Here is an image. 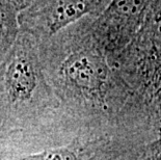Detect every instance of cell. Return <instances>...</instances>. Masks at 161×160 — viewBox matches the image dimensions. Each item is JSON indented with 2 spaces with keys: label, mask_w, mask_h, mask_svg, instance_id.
I'll list each match as a JSON object with an SVG mask.
<instances>
[{
  "label": "cell",
  "mask_w": 161,
  "mask_h": 160,
  "mask_svg": "<svg viewBox=\"0 0 161 160\" xmlns=\"http://www.w3.org/2000/svg\"><path fill=\"white\" fill-rule=\"evenodd\" d=\"M92 19L85 17L40 42L48 82L76 136L148 141L154 133L92 35Z\"/></svg>",
  "instance_id": "obj_1"
},
{
  "label": "cell",
  "mask_w": 161,
  "mask_h": 160,
  "mask_svg": "<svg viewBox=\"0 0 161 160\" xmlns=\"http://www.w3.org/2000/svg\"><path fill=\"white\" fill-rule=\"evenodd\" d=\"M0 127L74 138L40 57V42L20 30L0 62Z\"/></svg>",
  "instance_id": "obj_2"
},
{
  "label": "cell",
  "mask_w": 161,
  "mask_h": 160,
  "mask_svg": "<svg viewBox=\"0 0 161 160\" xmlns=\"http://www.w3.org/2000/svg\"><path fill=\"white\" fill-rule=\"evenodd\" d=\"M114 68L158 134L161 131V0H156L151 6Z\"/></svg>",
  "instance_id": "obj_3"
},
{
  "label": "cell",
  "mask_w": 161,
  "mask_h": 160,
  "mask_svg": "<svg viewBox=\"0 0 161 160\" xmlns=\"http://www.w3.org/2000/svg\"><path fill=\"white\" fill-rule=\"evenodd\" d=\"M111 0H35L18 15L19 28L41 42L85 17L97 18Z\"/></svg>",
  "instance_id": "obj_4"
},
{
  "label": "cell",
  "mask_w": 161,
  "mask_h": 160,
  "mask_svg": "<svg viewBox=\"0 0 161 160\" xmlns=\"http://www.w3.org/2000/svg\"><path fill=\"white\" fill-rule=\"evenodd\" d=\"M156 0H111L92 21V31L112 66L142 26Z\"/></svg>",
  "instance_id": "obj_5"
},
{
  "label": "cell",
  "mask_w": 161,
  "mask_h": 160,
  "mask_svg": "<svg viewBox=\"0 0 161 160\" xmlns=\"http://www.w3.org/2000/svg\"><path fill=\"white\" fill-rule=\"evenodd\" d=\"M129 145L122 138L76 136L68 144L3 160H119Z\"/></svg>",
  "instance_id": "obj_6"
},
{
  "label": "cell",
  "mask_w": 161,
  "mask_h": 160,
  "mask_svg": "<svg viewBox=\"0 0 161 160\" xmlns=\"http://www.w3.org/2000/svg\"><path fill=\"white\" fill-rule=\"evenodd\" d=\"M18 12L6 0H0V62L6 55L20 31Z\"/></svg>",
  "instance_id": "obj_7"
},
{
  "label": "cell",
  "mask_w": 161,
  "mask_h": 160,
  "mask_svg": "<svg viewBox=\"0 0 161 160\" xmlns=\"http://www.w3.org/2000/svg\"><path fill=\"white\" fill-rule=\"evenodd\" d=\"M119 160H161V131L150 141L133 146Z\"/></svg>",
  "instance_id": "obj_8"
},
{
  "label": "cell",
  "mask_w": 161,
  "mask_h": 160,
  "mask_svg": "<svg viewBox=\"0 0 161 160\" xmlns=\"http://www.w3.org/2000/svg\"><path fill=\"white\" fill-rule=\"evenodd\" d=\"M8 3L9 5H12L14 9H15L16 12L21 13L24 9H26L28 6H30L32 4V2L35 1V0H6Z\"/></svg>",
  "instance_id": "obj_9"
}]
</instances>
